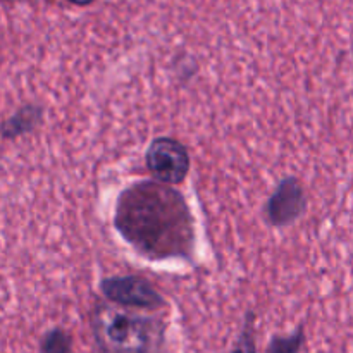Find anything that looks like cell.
<instances>
[{
  "label": "cell",
  "instance_id": "cell-1",
  "mask_svg": "<svg viewBox=\"0 0 353 353\" xmlns=\"http://www.w3.org/2000/svg\"><path fill=\"white\" fill-rule=\"evenodd\" d=\"M114 224L121 236L145 257H190L193 217L185 196L164 183L141 181L123 190Z\"/></svg>",
  "mask_w": 353,
  "mask_h": 353
},
{
  "label": "cell",
  "instance_id": "cell-2",
  "mask_svg": "<svg viewBox=\"0 0 353 353\" xmlns=\"http://www.w3.org/2000/svg\"><path fill=\"white\" fill-rule=\"evenodd\" d=\"M92 330L100 353H162L165 323L161 316L99 302Z\"/></svg>",
  "mask_w": 353,
  "mask_h": 353
},
{
  "label": "cell",
  "instance_id": "cell-3",
  "mask_svg": "<svg viewBox=\"0 0 353 353\" xmlns=\"http://www.w3.org/2000/svg\"><path fill=\"white\" fill-rule=\"evenodd\" d=\"M145 164L159 183L181 185L190 174L192 159L181 141L171 137H159L148 145Z\"/></svg>",
  "mask_w": 353,
  "mask_h": 353
},
{
  "label": "cell",
  "instance_id": "cell-4",
  "mask_svg": "<svg viewBox=\"0 0 353 353\" xmlns=\"http://www.w3.org/2000/svg\"><path fill=\"white\" fill-rule=\"evenodd\" d=\"M100 292L107 302L137 310H159L165 307V300L148 279L138 274L112 276L100 283Z\"/></svg>",
  "mask_w": 353,
  "mask_h": 353
},
{
  "label": "cell",
  "instance_id": "cell-5",
  "mask_svg": "<svg viewBox=\"0 0 353 353\" xmlns=\"http://www.w3.org/2000/svg\"><path fill=\"white\" fill-rule=\"evenodd\" d=\"M307 209L303 185L295 176H286L278 183L264 207V219L272 228H286L296 223Z\"/></svg>",
  "mask_w": 353,
  "mask_h": 353
},
{
  "label": "cell",
  "instance_id": "cell-6",
  "mask_svg": "<svg viewBox=\"0 0 353 353\" xmlns=\"http://www.w3.org/2000/svg\"><path fill=\"white\" fill-rule=\"evenodd\" d=\"M41 119H43V107L38 105V103H26V105L19 107L3 123V140H12V138L21 137V134L30 133L31 130H34L41 123Z\"/></svg>",
  "mask_w": 353,
  "mask_h": 353
},
{
  "label": "cell",
  "instance_id": "cell-7",
  "mask_svg": "<svg viewBox=\"0 0 353 353\" xmlns=\"http://www.w3.org/2000/svg\"><path fill=\"white\" fill-rule=\"evenodd\" d=\"M40 353H72L71 336L61 327H54L41 338Z\"/></svg>",
  "mask_w": 353,
  "mask_h": 353
},
{
  "label": "cell",
  "instance_id": "cell-8",
  "mask_svg": "<svg viewBox=\"0 0 353 353\" xmlns=\"http://www.w3.org/2000/svg\"><path fill=\"white\" fill-rule=\"evenodd\" d=\"M305 341V330L300 326L299 330L288 336H274L269 343L268 353H300Z\"/></svg>",
  "mask_w": 353,
  "mask_h": 353
},
{
  "label": "cell",
  "instance_id": "cell-9",
  "mask_svg": "<svg viewBox=\"0 0 353 353\" xmlns=\"http://www.w3.org/2000/svg\"><path fill=\"white\" fill-rule=\"evenodd\" d=\"M230 353H257V345H255V314L247 312L245 317L243 330L240 336L234 341L233 348Z\"/></svg>",
  "mask_w": 353,
  "mask_h": 353
},
{
  "label": "cell",
  "instance_id": "cell-10",
  "mask_svg": "<svg viewBox=\"0 0 353 353\" xmlns=\"http://www.w3.org/2000/svg\"><path fill=\"white\" fill-rule=\"evenodd\" d=\"M68 2L74 3V6H79V7H85V6H90V3H93L95 0H68Z\"/></svg>",
  "mask_w": 353,
  "mask_h": 353
},
{
  "label": "cell",
  "instance_id": "cell-11",
  "mask_svg": "<svg viewBox=\"0 0 353 353\" xmlns=\"http://www.w3.org/2000/svg\"><path fill=\"white\" fill-rule=\"evenodd\" d=\"M6 2H14V0H6Z\"/></svg>",
  "mask_w": 353,
  "mask_h": 353
}]
</instances>
